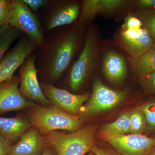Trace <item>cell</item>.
<instances>
[{"mask_svg": "<svg viewBox=\"0 0 155 155\" xmlns=\"http://www.w3.org/2000/svg\"><path fill=\"white\" fill-rule=\"evenodd\" d=\"M84 25L77 23L70 28L62 26L48 32L43 46L35 53L42 82L54 85L69 68L84 43Z\"/></svg>", "mask_w": 155, "mask_h": 155, "instance_id": "6da1fadb", "label": "cell"}, {"mask_svg": "<svg viewBox=\"0 0 155 155\" xmlns=\"http://www.w3.org/2000/svg\"><path fill=\"white\" fill-rule=\"evenodd\" d=\"M96 125H87L71 133L54 131L42 135L47 145L58 155H85L95 145Z\"/></svg>", "mask_w": 155, "mask_h": 155, "instance_id": "7a4b0ae2", "label": "cell"}, {"mask_svg": "<svg viewBox=\"0 0 155 155\" xmlns=\"http://www.w3.org/2000/svg\"><path fill=\"white\" fill-rule=\"evenodd\" d=\"M35 106L29 108L28 116L32 126L42 135L58 130L74 131L81 127L82 120L56 105Z\"/></svg>", "mask_w": 155, "mask_h": 155, "instance_id": "3957f363", "label": "cell"}, {"mask_svg": "<svg viewBox=\"0 0 155 155\" xmlns=\"http://www.w3.org/2000/svg\"><path fill=\"white\" fill-rule=\"evenodd\" d=\"M97 51L96 36L94 31L89 26L83 48L70 67L68 74V85L72 91L80 90L91 74L95 66Z\"/></svg>", "mask_w": 155, "mask_h": 155, "instance_id": "277c9868", "label": "cell"}, {"mask_svg": "<svg viewBox=\"0 0 155 155\" xmlns=\"http://www.w3.org/2000/svg\"><path fill=\"white\" fill-rule=\"evenodd\" d=\"M8 24L24 33L38 49L43 46L45 36L39 17L22 0H12Z\"/></svg>", "mask_w": 155, "mask_h": 155, "instance_id": "5b68a950", "label": "cell"}, {"mask_svg": "<svg viewBox=\"0 0 155 155\" xmlns=\"http://www.w3.org/2000/svg\"><path fill=\"white\" fill-rule=\"evenodd\" d=\"M81 2L67 0H49L42 8L40 18L45 32L62 26L73 24L80 17Z\"/></svg>", "mask_w": 155, "mask_h": 155, "instance_id": "8992f818", "label": "cell"}, {"mask_svg": "<svg viewBox=\"0 0 155 155\" xmlns=\"http://www.w3.org/2000/svg\"><path fill=\"white\" fill-rule=\"evenodd\" d=\"M126 91L114 90L106 86L99 79L94 81L92 93L87 102L79 110L78 116L81 120L119 105L127 97Z\"/></svg>", "mask_w": 155, "mask_h": 155, "instance_id": "52a82bcc", "label": "cell"}, {"mask_svg": "<svg viewBox=\"0 0 155 155\" xmlns=\"http://www.w3.org/2000/svg\"><path fill=\"white\" fill-rule=\"evenodd\" d=\"M20 94L26 100L34 101L44 106L53 105L44 94L38 79V70L34 52L25 59L19 68Z\"/></svg>", "mask_w": 155, "mask_h": 155, "instance_id": "ba28073f", "label": "cell"}, {"mask_svg": "<svg viewBox=\"0 0 155 155\" xmlns=\"http://www.w3.org/2000/svg\"><path fill=\"white\" fill-rule=\"evenodd\" d=\"M99 136L121 155H145L155 147V138L142 134L115 135L100 132Z\"/></svg>", "mask_w": 155, "mask_h": 155, "instance_id": "9c48e42d", "label": "cell"}, {"mask_svg": "<svg viewBox=\"0 0 155 155\" xmlns=\"http://www.w3.org/2000/svg\"><path fill=\"white\" fill-rule=\"evenodd\" d=\"M38 49L26 35L21 36L16 45L0 62V83L11 79L25 59Z\"/></svg>", "mask_w": 155, "mask_h": 155, "instance_id": "30bf717a", "label": "cell"}, {"mask_svg": "<svg viewBox=\"0 0 155 155\" xmlns=\"http://www.w3.org/2000/svg\"><path fill=\"white\" fill-rule=\"evenodd\" d=\"M40 84L44 94L53 105L74 116L78 115L82 105L90 97L88 94H73L66 90L42 81Z\"/></svg>", "mask_w": 155, "mask_h": 155, "instance_id": "8fae6325", "label": "cell"}, {"mask_svg": "<svg viewBox=\"0 0 155 155\" xmlns=\"http://www.w3.org/2000/svg\"><path fill=\"white\" fill-rule=\"evenodd\" d=\"M19 75L0 83V115L12 111L30 108L36 104L25 99L19 91Z\"/></svg>", "mask_w": 155, "mask_h": 155, "instance_id": "7c38bea8", "label": "cell"}, {"mask_svg": "<svg viewBox=\"0 0 155 155\" xmlns=\"http://www.w3.org/2000/svg\"><path fill=\"white\" fill-rule=\"evenodd\" d=\"M120 36L123 48L131 59H135L143 54L155 44L143 27L122 30Z\"/></svg>", "mask_w": 155, "mask_h": 155, "instance_id": "4fadbf2b", "label": "cell"}, {"mask_svg": "<svg viewBox=\"0 0 155 155\" xmlns=\"http://www.w3.org/2000/svg\"><path fill=\"white\" fill-rule=\"evenodd\" d=\"M46 146L42 135L32 126L12 145L8 155H42Z\"/></svg>", "mask_w": 155, "mask_h": 155, "instance_id": "5bb4252c", "label": "cell"}, {"mask_svg": "<svg viewBox=\"0 0 155 155\" xmlns=\"http://www.w3.org/2000/svg\"><path fill=\"white\" fill-rule=\"evenodd\" d=\"M103 70L110 81L116 84L121 83L127 73V64L125 58L114 51L108 52L103 60Z\"/></svg>", "mask_w": 155, "mask_h": 155, "instance_id": "9a60e30c", "label": "cell"}, {"mask_svg": "<svg viewBox=\"0 0 155 155\" xmlns=\"http://www.w3.org/2000/svg\"><path fill=\"white\" fill-rule=\"evenodd\" d=\"M32 125L29 120L22 116L12 118L0 116V133L13 144L18 141Z\"/></svg>", "mask_w": 155, "mask_h": 155, "instance_id": "2e32d148", "label": "cell"}, {"mask_svg": "<svg viewBox=\"0 0 155 155\" xmlns=\"http://www.w3.org/2000/svg\"><path fill=\"white\" fill-rule=\"evenodd\" d=\"M132 68L140 79L155 71V43L146 52L131 59Z\"/></svg>", "mask_w": 155, "mask_h": 155, "instance_id": "e0dca14e", "label": "cell"}, {"mask_svg": "<svg viewBox=\"0 0 155 155\" xmlns=\"http://www.w3.org/2000/svg\"><path fill=\"white\" fill-rule=\"evenodd\" d=\"M100 132L115 135L130 134V112L123 113L114 122L103 125Z\"/></svg>", "mask_w": 155, "mask_h": 155, "instance_id": "ac0fdd59", "label": "cell"}, {"mask_svg": "<svg viewBox=\"0 0 155 155\" xmlns=\"http://www.w3.org/2000/svg\"><path fill=\"white\" fill-rule=\"evenodd\" d=\"M22 31L9 24L0 28V62L11 44L22 34Z\"/></svg>", "mask_w": 155, "mask_h": 155, "instance_id": "d6986e66", "label": "cell"}, {"mask_svg": "<svg viewBox=\"0 0 155 155\" xmlns=\"http://www.w3.org/2000/svg\"><path fill=\"white\" fill-rule=\"evenodd\" d=\"M99 0H84L81 2L80 17L78 23L84 25L93 19L98 13Z\"/></svg>", "mask_w": 155, "mask_h": 155, "instance_id": "ffe728a7", "label": "cell"}, {"mask_svg": "<svg viewBox=\"0 0 155 155\" xmlns=\"http://www.w3.org/2000/svg\"><path fill=\"white\" fill-rule=\"evenodd\" d=\"M130 133L142 134L146 127L147 122L143 112L140 107L130 111Z\"/></svg>", "mask_w": 155, "mask_h": 155, "instance_id": "44dd1931", "label": "cell"}, {"mask_svg": "<svg viewBox=\"0 0 155 155\" xmlns=\"http://www.w3.org/2000/svg\"><path fill=\"white\" fill-rule=\"evenodd\" d=\"M139 17L143 28L149 34L155 43V8L143 9L140 11Z\"/></svg>", "mask_w": 155, "mask_h": 155, "instance_id": "7402d4cb", "label": "cell"}, {"mask_svg": "<svg viewBox=\"0 0 155 155\" xmlns=\"http://www.w3.org/2000/svg\"><path fill=\"white\" fill-rule=\"evenodd\" d=\"M140 107L145 116L147 127L150 130H155V101L145 103Z\"/></svg>", "mask_w": 155, "mask_h": 155, "instance_id": "603a6c76", "label": "cell"}, {"mask_svg": "<svg viewBox=\"0 0 155 155\" xmlns=\"http://www.w3.org/2000/svg\"><path fill=\"white\" fill-rule=\"evenodd\" d=\"M127 1L123 0H99L98 13H107L125 5Z\"/></svg>", "mask_w": 155, "mask_h": 155, "instance_id": "cb8c5ba5", "label": "cell"}, {"mask_svg": "<svg viewBox=\"0 0 155 155\" xmlns=\"http://www.w3.org/2000/svg\"><path fill=\"white\" fill-rule=\"evenodd\" d=\"M12 0H0V28L8 24Z\"/></svg>", "mask_w": 155, "mask_h": 155, "instance_id": "d4e9b609", "label": "cell"}, {"mask_svg": "<svg viewBox=\"0 0 155 155\" xmlns=\"http://www.w3.org/2000/svg\"><path fill=\"white\" fill-rule=\"evenodd\" d=\"M143 27L142 22L139 18L130 16L125 19V22L122 25V30L140 28Z\"/></svg>", "mask_w": 155, "mask_h": 155, "instance_id": "484cf974", "label": "cell"}, {"mask_svg": "<svg viewBox=\"0 0 155 155\" xmlns=\"http://www.w3.org/2000/svg\"><path fill=\"white\" fill-rule=\"evenodd\" d=\"M31 11L36 14L38 10L47 5L49 0H22Z\"/></svg>", "mask_w": 155, "mask_h": 155, "instance_id": "4316f807", "label": "cell"}, {"mask_svg": "<svg viewBox=\"0 0 155 155\" xmlns=\"http://www.w3.org/2000/svg\"><path fill=\"white\" fill-rule=\"evenodd\" d=\"M141 80L146 89L155 94V71L149 74Z\"/></svg>", "mask_w": 155, "mask_h": 155, "instance_id": "83f0119b", "label": "cell"}, {"mask_svg": "<svg viewBox=\"0 0 155 155\" xmlns=\"http://www.w3.org/2000/svg\"><path fill=\"white\" fill-rule=\"evenodd\" d=\"M91 151L96 155H121L115 150L95 145Z\"/></svg>", "mask_w": 155, "mask_h": 155, "instance_id": "f1b7e54d", "label": "cell"}, {"mask_svg": "<svg viewBox=\"0 0 155 155\" xmlns=\"http://www.w3.org/2000/svg\"><path fill=\"white\" fill-rule=\"evenodd\" d=\"M12 143L0 133V155H8Z\"/></svg>", "mask_w": 155, "mask_h": 155, "instance_id": "f546056e", "label": "cell"}, {"mask_svg": "<svg viewBox=\"0 0 155 155\" xmlns=\"http://www.w3.org/2000/svg\"><path fill=\"white\" fill-rule=\"evenodd\" d=\"M137 5L143 9H150L155 8V0H139Z\"/></svg>", "mask_w": 155, "mask_h": 155, "instance_id": "4dcf8cb0", "label": "cell"}, {"mask_svg": "<svg viewBox=\"0 0 155 155\" xmlns=\"http://www.w3.org/2000/svg\"><path fill=\"white\" fill-rule=\"evenodd\" d=\"M42 155H58L51 147L47 145L45 147Z\"/></svg>", "mask_w": 155, "mask_h": 155, "instance_id": "1f68e13d", "label": "cell"}, {"mask_svg": "<svg viewBox=\"0 0 155 155\" xmlns=\"http://www.w3.org/2000/svg\"><path fill=\"white\" fill-rule=\"evenodd\" d=\"M145 155H155V147L147 153Z\"/></svg>", "mask_w": 155, "mask_h": 155, "instance_id": "d6a6232c", "label": "cell"}, {"mask_svg": "<svg viewBox=\"0 0 155 155\" xmlns=\"http://www.w3.org/2000/svg\"><path fill=\"white\" fill-rule=\"evenodd\" d=\"M88 155H96L92 151L90 152L89 153Z\"/></svg>", "mask_w": 155, "mask_h": 155, "instance_id": "836d02e7", "label": "cell"}]
</instances>
